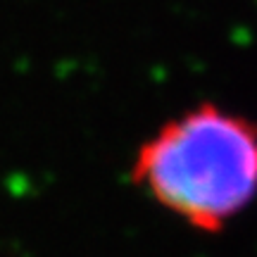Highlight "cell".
Masks as SVG:
<instances>
[{"label":"cell","mask_w":257,"mask_h":257,"mask_svg":"<svg viewBox=\"0 0 257 257\" xmlns=\"http://www.w3.org/2000/svg\"><path fill=\"white\" fill-rule=\"evenodd\" d=\"M131 179L202 233H219L257 198V124L202 102L138 148Z\"/></svg>","instance_id":"cell-1"}]
</instances>
